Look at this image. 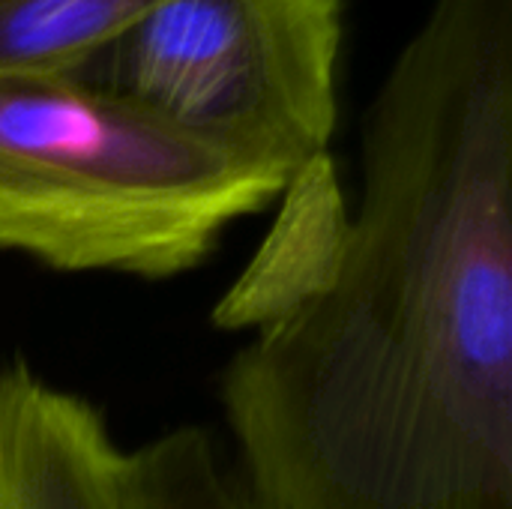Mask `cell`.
<instances>
[{
  "instance_id": "obj_1",
  "label": "cell",
  "mask_w": 512,
  "mask_h": 509,
  "mask_svg": "<svg viewBox=\"0 0 512 509\" xmlns=\"http://www.w3.org/2000/svg\"><path fill=\"white\" fill-rule=\"evenodd\" d=\"M222 405L249 509H512V0L429 3Z\"/></svg>"
},
{
  "instance_id": "obj_2",
  "label": "cell",
  "mask_w": 512,
  "mask_h": 509,
  "mask_svg": "<svg viewBox=\"0 0 512 509\" xmlns=\"http://www.w3.org/2000/svg\"><path fill=\"white\" fill-rule=\"evenodd\" d=\"M288 180L66 75H0V249L168 279Z\"/></svg>"
},
{
  "instance_id": "obj_3",
  "label": "cell",
  "mask_w": 512,
  "mask_h": 509,
  "mask_svg": "<svg viewBox=\"0 0 512 509\" xmlns=\"http://www.w3.org/2000/svg\"><path fill=\"white\" fill-rule=\"evenodd\" d=\"M342 0H162L63 72L288 183L336 129Z\"/></svg>"
},
{
  "instance_id": "obj_4",
  "label": "cell",
  "mask_w": 512,
  "mask_h": 509,
  "mask_svg": "<svg viewBox=\"0 0 512 509\" xmlns=\"http://www.w3.org/2000/svg\"><path fill=\"white\" fill-rule=\"evenodd\" d=\"M0 509H129V453L102 414L27 366L0 369Z\"/></svg>"
},
{
  "instance_id": "obj_5",
  "label": "cell",
  "mask_w": 512,
  "mask_h": 509,
  "mask_svg": "<svg viewBox=\"0 0 512 509\" xmlns=\"http://www.w3.org/2000/svg\"><path fill=\"white\" fill-rule=\"evenodd\" d=\"M162 0H0V75H63Z\"/></svg>"
},
{
  "instance_id": "obj_6",
  "label": "cell",
  "mask_w": 512,
  "mask_h": 509,
  "mask_svg": "<svg viewBox=\"0 0 512 509\" xmlns=\"http://www.w3.org/2000/svg\"><path fill=\"white\" fill-rule=\"evenodd\" d=\"M129 509H249V504L222 477L210 441L195 429H177L129 453Z\"/></svg>"
}]
</instances>
